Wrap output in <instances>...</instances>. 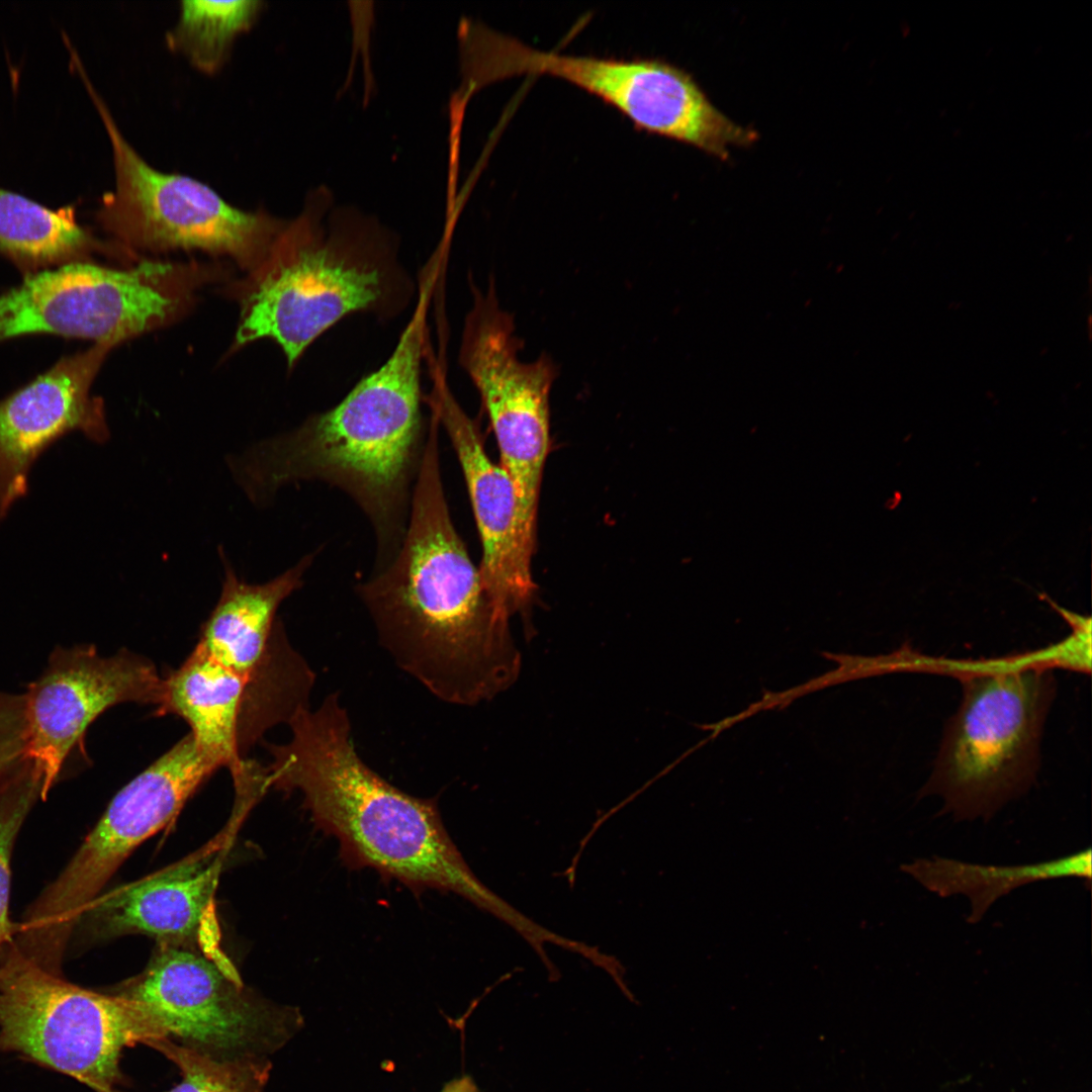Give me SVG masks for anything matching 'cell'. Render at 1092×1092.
I'll use <instances>...</instances> for the list:
<instances>
[{"mask_svg":"<svg viewBox=\"0 0 1092 1092\" xmlns=\"http://www.w3.org/2000/svg\"><path fill=\"white\" fill-rule=\"evenodd\" d=\"M439 429L431 420L398 550L356 594L401 670L447 704L473 706L516 680L520 654L452 521Z\"/></svg>","mask_w":1092,"mask_h":1092,"instance_id":"cell-1","label":"cell"},{"mask_svg":"<svg viewBox=\"0 0 1092 1092\" xmlns=\"http://www.w3.org/2000/svg\"><path fill=\"white\" fill-rule=\"evenodd\" d=\"M432 290L428 283L419 286L414 312L391 354L337 404L228 461L258 505L298 481H323L343 490L373 527L374 568L400 546L426 446L422 366Z\"/></svg>","mask_w":1092,"mask_h":1092,"instance_id":"cell-2","label":"cell"},{"mask_svg":"<svg viewBox=\"0 0 1092 1092\" xmlns=\"http://www.w3.org/2000/svg\"><path fill=\"white\" fill-rule=\"evenodd\" d=\"M291 738L269 744L267 788L298 791L313 824L334 836L348 867L371 868L414 891L455 893L497 917L506 901L470 870L435 800L412 796L360 757L339 693L288 722Z\"/></svg>","mask_w":1092,"mask_h":1092,"instance_id":"cell-3","label":"cell"},{"mask_svg":"<svg viewBox=\"0 0 1092 1092\" xmlns=\"http://www.w3.org/2000/svg\"><path fill=\"white\" fill-rule=\"evenodd\" d=\"M257 271L237 344L271 339L290 368L343 318L391 320L418 294L396 234L355 206H335L325 185L308 192L297 217L285 220Z\"/></svg>","mask_w":1092,"mask_h":1092,"instance_id":"cell-4","label":"cell"},{"mask_svg":"<svg viewBox=\"0 0 1092 1092\" xmlns=\"http://www.w3.org/2000/svg\"><path fill=\"white\" fill-rule=\"evenodd\" d=\"M461 88L473 94L490 83L521 75L563 79L596 95L637 127L694 146L726 160L729 149L748 146L756 133L720 112L686 72L658 60H616L533 49L483 23L458 27Z\"/></svg>","mask_w":1092,"mask_h":1092,"instance_id":"cell-5","label":"cell"},{"mask_svg":"<svg viewBox=\"0 0 1092 1092\" xmlns=\"http://www.w3.org/2000/svg\"><path fill=\"white\" fill-rule=\"evenodd\" d=\"M1038 667L984 672L965 680L934 769L919 792L937 795L956 821L991 819L1035 781L1045 716L1055 695Z\"/></svg>","mask_w":1092,"mask_h":1092,"instance_id":"cell-6","label":"cell"},{"mask_svg":"<svg viewBox=\"0 0 1092 1092\" xmlns=\"http://www.w3.org/2000/svg\"><path fill=\"white\" fill-rule=\"evenodd\" d=\"M165 1037L132 1001L51 974L11 942L0 958V1053H14L95 1092L125 1082L122 1052Z\"/></svg>","mask_w":1092,"mask_h":1092,"instance_id":"cell-7","label":"cell"},{"mask_svg":"<svg viewBox=\"0 0 1092 1092\" xmlns=\"http://www.w3.org/2000/svg\"><path fill=\"white\" fill-rule=\"evenodd\" d=\"M219 764L189 733L120 789L78 850L26 907L16 925L19 948L61 968L83 910L126 857L164 828Z\"/></svg>","mask_w":1092,"mask_h":1092,"instance_id":"cell-8","label":"cell"},{"mask_svg":"<svg viewBox=\"0 0 1092 1092\" xmlns=\"http://www.w3.org/2000/svg\"><path fill=\"white\" fill-rule=\"evenodd\" d=\"M78 74L112 149L115 188L103 195L97 211L103 229L128 246L153 251L199 249L258 270L285 219L241 210L196 179L149 165L120 132L86 71Z\"/></svg>","mask_w":1092,"mask_h":1092,"instance_id":"cell-9","label":"cell"},{"mask_svg":"<svg viewBox=\"0 0 1092 1092\" xmlns=\"http://www.w3.org/2000/svg\"><path fill=\"white\" fill-rule=\"evenodd\" d=\"M108 991L142 1007L166 1038L216 1060L268 1058L299 1021L194 944L158 942L142 973Z\"/></svg>","mask_w":1092,"mask_h":1092,"instance_id":"cell-10","label":"cell"},{"mask_svg":"<svg viewBox=\"0 0 1092 1092\" xmlns=\"http://www.w3.org/2000/svg\"><path fill=\"white\" fill-rule=\"evenodd\" d=\"M459 364L474 384L499 450V464L518 494L523 531L536 541L538 503L550 446V391L558 375L547 354L535 361L519 357L521 340L514 316L500 307L492 279L482 290L472 282Z\"/></svg>","mask_w":1092,"mask_h":1092,"instance_id":"cell-11","label":"cell"},{"mask_svg":"<svg viewBox=\"0 0 1092 1092\" xmlns=\"http://www.w3.org/2000/svg\"><path fill=\"white\" fill-rule=\"evenodd\" d=\"M171 265L130 270L75 261L42 270L0 294V342L33 334L94 340L110 347L169 320L180 293Z\"/></svg>","mask_w":1092,"mask_h":1092,"instance_id":"cell-12","label":"cell"},{"mask_svg":"<svg viewBox=\"0 0 1092 1092\" xmlns=\"http://www.w3.org/2000/svg\"><path fill=\"white\" fill-rule=\"evenodd\" d=\"M24 694L30 756L49 794L73 755L85 754L89 726L117 704L158 706L163 678L149 659L126 649L102 656L93 645L57 646Z\"/></svg>","mask_w":1092,"mask_h":1092,"instance_id":"cell-13","label":"cell"},{"mask_svg":"<svg viewBox=\"0 0 1092 1092\" xmlns=\"http://www.w3.org/2000/svg\"><path fill=\"white\" fill-rule=\"evenodd\" d=\"M427 403L445 429L464 476L481 543L483 583L496 607L511 618L528 606L535 592L531 572L535 546L523 531L514 482L488 456L477 423L459 405L438 367Z\"/></svg>","mask_w":1092,"mask_h":1092,"instance_id":"cell-14","label":"cell"},{"mask_svg":"<svg viewBox=\"0 0 1092 1092\" xmlns=\"http://www.w3.org/2000/svg\"><path fill=\"white\" fill-rule=\"evenodd\" d=\"M110 348L95 343L63 357L0 400V523L26 494L30 468L52 444L75 431L97 443L108 439L103 404L90 386Z\"/></svg>","mask_w":1092,"mask_h":1092,"instance_id":"cell-15","label":"cell"},{"mask_svg":"<svg viewBox=\"0 0 1092 1092\" xmlns=\"http://www.w3.org/2000/svg\"><path fill=\"white\" fill-rule=\"evenodd\" d=\"M226 833L157 873L100 893L83 910L68 954L129 933L194 944L210 918Z\"/></svg>","mask_w":1092,"mask_h":1092,"instance_id":"cell-16","label":"cell"},{"mask_svg":"<svg viewBox=\"0 0 1092 1092\" xmlns=\"http://www.w3.org/2000/svg\"><path fill=\"white\" fill-rule=\"evenodd\" d=\"M157 714H174L191 728L198 747L233 778L245 769L244 746L265 730L264 698L254 680L222 665L198 645L163 678Z\"/></svg>","mask_w":1092,"mask_h":1092,"instance_id":"cell-17","label":"cell"},{"mask_svg":"<svg viewBox=\"0 0 1092 1092\" xmlns=\"http://www.w3.org/2000/svg\"><path fill=\"white\" fill-rule=\"evenodd\" d=\"M219 552L224 569L221 592L201 627L197 645L222 665L255 680L299 656L279 629L276 615L280 605L302 585L316 553L306 554L268 581L249 583Z\"/></svg>","mask_w":1092,"mask_h":1092,"instance_id":"cell-18","label":"cell"},{"mask_svg":"<svg viewBox=\"0 0 1092 1092\" xmlns=\"http://www.w3.org/2000/svg\"><path fill=\"white\" fill-rule=\"evenodd\" d=\"M928 891L940 897L964 895L970 901L968 922H979L990 907L1013 890L1044 880L1076 878L1091 883L1092 854L1087 847L1055 859L993 866L941 856L917 858L901 867Z\"/></svg>","mask_w":1092,"mask_h":1092,"instance_id":"cell-19","label":"cell"},{"mask_svg":"<svg viewBox=\"0 0 1092 1092\" xmlns=\"http://www.w3.org/2000/svg\"><path fill=\"white\" fill-rule=\"evenodd\" d=\"M75 213L74 206L51 209L0 188V254L26 275L80 261L99 244Z\"/></svg>","mask_w":1092,"mask_h":1092,"instance_id":"cell-20","label":"cell"},{"mask_svg":"<svg viewBox=\"0 0 1092 1092\" xmlns=\"http://www.w3.org/2000/svg\"><path fill=\"white\" fill-rule=\"evenodd\" d=\"M262 4L255 0L182 1L178 22L167 34V43L198 70L215 73L224 64L237 35L255 22Z\"/></svg>","mask_w":1092,"mask_h":1092,"instance_id":"cell-21","label":"cell"},{"mask_svg":"<svg viewBox=\"0 0 1092 1092\" xmlns=\"http://www.w3.org/2000/svg\"><path fill=\"white\" fill-rule=\"evenodd\" d=\"M146 1045L179 1069L181 1081L164 1092H265L271 1070L268 1058L216 1060L166 1037Z\"/></svg>","mask_w":1092,"mask_h":1092,"instance_id":"cell-22","label":"cell"},{"mask_svg":"<svg viewBox=\"0 0 1092 1092\" xmlns=\"http://www.w3.org/2000/svg\"><path fill=\"white\" fill-rule=\"evenodd\" d=\"M47 795L43 782L31 771L0 794V958L14 940L16 923L10 918L11 859L19 832L38 800Z\"/></svg>","mask_w":1092,"mask_h":1092,"instance_id":"cell-23","label":"cell"},{"mask_svg":"<svg viewBox=\"0 0 1092 1092\" xmlns=\"http://www.w3.org/2000/svg\"><path fill=\"white\" fill-rule=\"evenodd\" d=\"M34 768L25 694L0 692V794Z\"/></svg>","mask_w":1092,"mask_h":1092,"instance_id":"cell-24","label":"cell"},{"mask_svg":"<svg viewBox=\"0 0 1092 1092\" xmlns=\"http://www.w3.org/2000/svg\"><path fill=\"white\" fill-rule=\"evenodd\" d=\"M441 1092H477L470 1078L464 1077L447 1084Z\"/></svg>","mask_w":1092,"mask_h":1092,"instance_id":"cell-25","label":"cell"}]
</instances>
